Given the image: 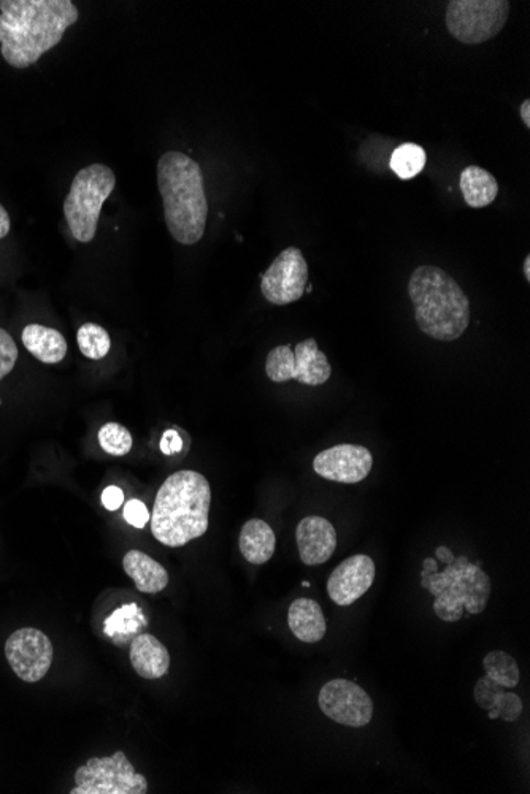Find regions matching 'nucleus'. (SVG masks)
<instances>
[{
  "label": "nucleus",
  "instance_id": "nucleus-1",
  "mask_svg": "<svg viewBox=\"0 0 530 794\" xmlns=\"http://www.w3.org/2000/svg\"><path fill=\"white\" fill-rule=\"evenodd\" d=\"M79 16L72 0H2L0 55L9 66L27 69L61 44Z\"/></svg>",
  "mask_w": 530,
  "mask_h": 794
},
{
  "label": "nucleus",
  "instance_id": "nucleus-2",
  "mask_svg": "<svg viewBox=\"0 0 530 794\" xmlns=\"http://www.w3.org/2000/svg\"><path fill=\"white\" fill-rule=\"evenodd\" d=\"M211 487L197 471H176L165 480L150 516L151 533L168 548H183L208 530Z\"/></svg>",
  "mask_w": 530,
  "mask_h": 794
},
{
  "label": "nucleus",
  "instance_id": "nucleus-3",
  "mask_svg": "<svg viewBox=\"0 0 530 794\" xmlns=\"http://www.w3.org/2000/svg\"><path fill=\"white\" fill-rule=\"evenodd\" d=\"M158 187L173 240L185 246L199 243L208 218L200 165L183 152H165L158 162Z\"/></svg>",
  "mask_w": 530,
  "mask_h": 794
},
{
  "label": "nucleus",
  "instance_id": "nucleus-4",
  "mask_svg": "<svg viewBox=\"0 0 530 794\" xmlns=\"http://www.w3.org/2000/svg\"><path fill=\"white\" fill-rule=\"evenodd\" d=\"M408 296L424 335L437 342H454L470 324V300L454 278L441 268L423 265L413 272Z\"/></svg>",
  "mask_w": 530,
  "mask_h": 794
},
{
  "label": "nucleus",
  "instance_id": "nucleus-5",
  "mask_svg": "<svg viewBox=\"0 0 530 794\" xmlns=\"http://www.w3.org/2000/svg\"><path fill=\"white\" fill-rule=\"evenodd\" d=\"M436 556L445 563V569L438 571L434 559L423 563L422 585L436 597L434 612L443 622H458L464 615L482 614L491 597V579L475 563L465 555L454 556L450 549L438 548Z\"/></svg>",
  "mask_w": 530,
  "mask_h": 794
},
{
  "label": "nucleus",
  "instance_id": "nucleus-6",
  "mask_svg": "<svg viewBox=\"0 0 530 794\" xmlns=\"http://www.w3.org/2000/svg\"><path fill=\"white\" fill-rule=\"evenodd\" d=\"M115 187V172L107 165H88L77 173L64 200V216L73 239L80 243L94 240L102 207Z\"/></svg>",
  "mask_w": 530,
  "mask_h": 794
},
{
  "label": "nucleus",
  "instance_id": "nucleus-7",
  "mask_svg": "<svg viewBox=\"0 0 530 794\" xmlns=\"http://www.w3.org/2000/svg\"><path fill=\"white\" fill-rule=\"evenodd\" d=\"M508 0H450L445 12L448 32L464 45H482L496 38L507 24Z\"/></svg>",
  "mask_w": 530,
  "mask_h": 794
},
{
  "label": "nucleus",
  "instance_id": "nucleus-8",
  "mask_svg": "<svg viewBox=\"0 0 530 794\" xmlns=\"http://www.w3.org/2000/svg\"><path fill=\"white\" fill-rule=\"evenodd\" d=\"M265 373L274 382L297 381L316 388L331 379L332 367L316 340L309 338L295 349L289 345L274 347L265 360Z\"/></svg>",
  "mask_w": 530,
  "mask_h": 794
},
{
  "label": "nucleus",
  "instance_id": "nucleus-9",
  "mask_svg": "<svg viewBox=\"0 0 530 794\" xmlns=\"http://www.w3.org/2000/svg\"><path fill=\"white\" fill-rule=\"evenodd\" d=\"M76 789L70 794H145L148 782L137 774L125 751L112 757L91 758L76 772Z\"/></svg>",
  "mask_w": 530,
  "mask_h": 794
},
{
  "label": "nucleus",
  "instance_id": "nucleus-10",
  "mask_svg": "<svg viewBox=\"0 0 530 794\" xmlns=\"http://www.w3.org/2000/svg\"><path fill=\"white\" fill-rule=\"evenodd\" d=\"M309 286V265L299 248L283 251L263 275L264 299L277 307L302 299Z\"/></svg>",
  "mask_w": 530,
  "mask_h": 794
},
{
  "label": "nucleus",
  "instance_id": "nucleus-11",
  "mask_svg": "<svg viewBox=\"0 0 530 794\" xmlns=\"http://www.w3.org/2000/svg\"><path fill=\"white\" fill-rule=\"evenodd\" d=\"M5 657L21 680L35 683L44 679L51 668L53 644L44 631L21 629L7 640Z\"/></svg>",
  "mask_w": 530,
  "mask_h": 794
},
{
  "label": "nucleus",
  "instance_id": "nucleus-12",
  "mask_svg": "<svg viewBox=\"0 0 530 794\" xmlns=\"http://www.w3.org/2000/svg\"><path fill=\"white\" fill-rule=\"evenodd\" d=\"M318 703L326 717L349 728H362L372 720L373 703L369 693L352 680L327 682L320 691Z\"/></svg>",
  "mask_w": 530,
  "mask_h": 794
},
{
  "label": "nucleus",
  "instance_id": "nucleus-13",
  "mask_svg": "<svg viewBox=\"0 0 530 794\" xmlns=\"http://www.w3.org/2000/svg\"><path fill=\"white\" fill-rule=\"evenodd\" d=\"M372 467V452L358 445L334 446L318 453L313 460L318 476L341 484H358L369 476Z\"/></svg>",
  "mask_w": 530,
  "mask_h": 794
},
{
  "label": "nucleus",
  "instance_id": "nucleus-14",
  "mask_svg": "<svg viewBox=\"0 0 530 794\" xmlns=\"http://www.w3.org/2000/svg\"><path fill=\"white\" fill-rule=\"evenodd\" d=\"M375 574L377 568L369 555L349 556L329 576V597L337 606H352L372 587Z\"/></svg>",
  "mask_w": 530,
  "mask_h": 794
},
{
  "label": "nucleus",
  "instance_id": "nucleus-15",
  "mask_svg": "<svg viewBox=\"0 0 530 794\" xmlns=\"http://www.w3.org/2000/svg\"><path fill=\"white\" fill-rule=\"evenodd\" d=\"M296 540L300 560L307 566L323 565L337 549V531L334 525L320 516H309L300 520Z\"/></svg>",
  "mask_w": 530,
  "mask_h": 794
},
{
  "label": "nucleus",
  "instance_id": "nucleus-16",
  "mask_svg": "<svg viewBox=\"0 0 530 794\" xmlns=\"http://www.w3.org/2000/svg\"><path fill=\"white\" fill-rule=\"evenodd\" d=\"M129 657L132 668L143 679H161L171 668V654L153 634L141 633L134 637Z\"/></svg>",
  "mask_w": 530,
  "mask_h": 794
},
{
  "label": "nucleus",
  "instance_id": "nucleus-17",
  "mask_svg": "<svg viewBox=\"0 0 530 794\" xmlns=\"http://www.w3.org/2000/svg\"><path fill=\"white\" fill-rule=\"evenodd\" d=\"M288 625L297 640L306 644L320 643L326 636L327 623L323 609L309 598L292 601L289 606Z\"/></svg>",
  "mask_w": 530,
  "mask_h": 794
},
{
  "label": "nucleus",
  "instance_id": "nucleus-18",
  "mask_svg": "<svg viewBox=\"0 0 530 794\" xmlns=\"http://www.w3.org/2000/svg\"><path fill=\"white\" fill-rule=\"evenodd\" d=\"M123 568L141 594L157 595L169 585V573L164 566L143 552H127L123 559Z\"/></svg>",
  "mask_w": 530,
  "mask_h": 794
},
{
  "label": "nucleus",
  "instance_id": "nucleus-19",
  "mask_svg": "<svg viewBox=\"0 0 530 794\" xmlns=\"http://www.w3.org/2000/svg\"><path fill=\"white\" fill-rule=\"evenodd\" d=\"M239 548L246 562L263 565L274 556L277 537L270 525L261 519H251L240 531Z\"/></svg>",
  "mask_w": 530,
  "mask_h": 794
},
{
  "label": "nucleus",
  "instance_id": "nucleus-20",
  "mask_svg": "<svg viewBox=\"0 0 530 794\" xmlns=\"http://www.w3.org/2000/svg\"><path fill=\"white\" fill-rule=\"evenodd\" d=\"M23 345L42 364H59L67 356V342L61 332L41 324H30L23 330Z\"/></svg>",
  "mask_w": 530,
  "mask_h": 794
},
{
  "label": "nucleus",
  "instance_id": "nucleus-21",
  "mask_svg": "<svg viewBox=\"0 0 530 794\" xmlns=\"http://www.w3.org/2000/svg\"><path fill=\"white\" fill-rule=\"evenodd\" d=\"M459 187L464 195L465 204L475 210L493 204L499 194V183L494 179L493 173L476 165L462 170Z\"/></svg>",
  "mask_w": 530,
  "mask_h": 794
},
{
  "label": "nucleus",
  "instance_id": "nucleus-22",
  "mask_svg": "<svg viewBox=\"0 0 530 794\" xmlns=\"http://www.w3.org/2000/svg\"><path fill=\"white\" fill-rule=\"evenodd\" d=\"M147 626V617H145L140 606L132 602V605H125L115 609L105 619L104 633L113 643L119 645V647H125V645L132 643L134 637L143 633Z\"/></svg>",
  "mask_w": 530,
  "mask_h": 794
},
{
  "label": "nucleus",
  "instance_id": "nucleus-23",
  "mask_svg": "<svg viewBox=\"0 0 530 794\" xmlns=\"http://www.w3.org/2000/svg\"><path fill=\"white\" fill-rule=\"evenodd\" d=\"M427 156L424 148L416 143H402L391 156V170L401 180H412L423 172Z\"/></svg>",
  "mask_w": 530,
  "mask_h": 794
},
{
  "label": "nucleus",
  "instance_id": "nucleus-24",
  "mask_svg": "<svg viewBox=\"0 0 530 794\" xmlns=\"http://www.w3.org/2000/svg\"><path fill=\"white\" fill-rule=\"evenodd\" d=\"M483 668L486 676L491 677L497 686L504 689H515L519 683V668L516 659L507 652H489L483 659Z\"/></svg>",
  "mask_w": 530,
  "mask_h": 794
},
{
  "label": "nucleus",
  "instance_id": "nucleus-25",
  "mask_svg": "<svg viewBox=\"0 0 530 794\" xmlns=\"http://www.w3.org/2000/svg\"><path fill=\"white\" fill-rule=\"evenodd\" d=\"M81 354L90 360H102L112 349V338L102 325L87 322L77 332Z\"/></svg>",
  "mask_w": 530,
  "mask_h": 794
},
{
  "label": "nucleus",
  "instance_id": "nucleus-26",
  "mask_svg": "<svg viewBox=\"0 0 530 794\" xmlns=\"http://www.w3.org/2000/svg\"><path fill=\"white\" fill-rule=\"evenodd\" d=\"M99 445L113 457H123L132 449V435L125 425L108 422L99 430Z\"/></svg>",
  "mask_w": 530,
  "mask_h": 794
},
{
  "label": "nucleus",
  "instance_id": "nucleus-27",
  "mask_svg": "<svg viewBox=\"0 0 530 794\" xmlns=\"http://www.w3.org/2000/svg\"><path fill=\"white\" fill-rule=\"evenodd\" d=\"M522 712L521 698L510 691H502L496 704L489 711L491 718H502L504 722H515Z\"/></svg>",
  "mask_w": 530,
  "mask_h": 794
},
{
  "label": "nucleus",
  "instance_id": "nucleus-28",
  "mask_svg": "<svg viewBox=\"0 0 530 794\" xmlns=\"http://www.w3.org/2000/svg\"><path fill=\"white\" fill-rule=\"evenodd\" d=\"M18 360L15 340L7 330L0 329V382L12 373Z\"/></svg>",
  "mask_w": 530,
  "mask_h": 794
},
{
  "label": "nucleus",
  "instance_id": "nucleus-29",
  "mask_svg": "<svg viewBox=\"0 0 530 794\" xmlns=\"http://www.w3.org/2000/svg\"><path fill=\"white\" fill-rule=\"evenodd\" d=\"M504 690L507 689L497 686L491 677H482V679L476 682L475 687L476 703H479L480 707L484 709V711L489 712Z\"/></svg>",
  "mask_w": 530,
  "mask_h": 794
},
{
  "label": "nucleus",
  "instance_id": "nucleus-30",
  "mask_svg": "<svg viewBox=\"0 0 530 794\" xmlns=\"http://www.w3.org/2000/svg\"><path fill=\"white\" fill-rule=\"evenodd\" d=\"M125 519L136 528H143L150 522V510L140 499H130L125 508Z\"/></svg>",
  "mask_w": 530,
  "mask_h": 794
},
{
  "label": "nucleus",
  "instance_id": "nucleus-31",
  "mask_svg": "<svg viewBox=\"0 0 530 794\" xmlns=\"http://www.w3.org/2000/svg\"><path fill=\"white\" fill-rule=\"evenodd\" d=\"M123 503H125V494H123L122 488L115 487V485L105 488L104 494H102V505H104L105 509L118 510L122 508Z\"/></svg>",
  "mask_w": 530,
  "mask_h": 794
},
{
  "label": "nucleus",
  "instance_id": "nucleus-32",
  "mask_svg": "<svg viewBox=\"0 0 530 794\" xmlns=\"http://www.w3.org/2000/svg\"><path fill=\"white\" fill-rule=\"evenodd\" d=\"M182 449V438L176 430H168L161 439V450L165 456H173Z\"/></svg>",
  "mask_w": 530,
  "mask_h": 794
},
{
  "label": "nucleus",
  "instance_id": "nucleus-33",
  "mask_svg": "<svg viewBox=\"0 0 530 794\" xmlns=\"http://www.w3.org/2000/svg\"><path fill=\"white\" fill-rule=\"evenodd\" d=\"M12 229V221H10V215L5 208L0 205V240L5 239Z\"/></svg>",
  "mask_w": 530,
  "mask_h": 794
},
{
  "label": "nucleus",
  "instance_id": "nucleus-34",
  "mask_svg": "<svg viewBox=\"0 0 530 794\" xmlns=\"http://www.w3.org/2000/svg\"><path fill=\"white\" fill-rule=\"evenodd\" d=\"M519 116H521L522 123H525V126L530 129V101L529 99H526L525 102H522L521 106H519Z\"/></svg>",
  "mask_w": 530,
  "mask_h": 794
},
{
  "label": "nucleus",
  "instance_id": "nucleus-35",
  "mask_svg": "<svg viewBox=\"0 0 530 794\" xmlns=\"http://www.w3.org/2000/svg\"><path fill=\"white\" fill-rule=\"evenodd\" d=\"M522 273H525L526 281H530V255H526L525 262H522Z\"/></svg>",
  "mask_w": 530,
  "mask_h": 794
}]
</instances>
